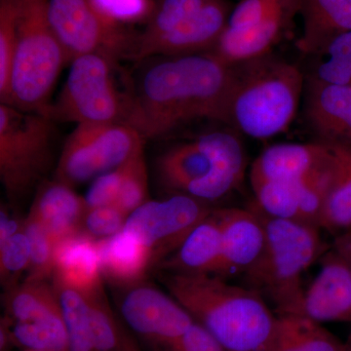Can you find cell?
Returning a JSON list of instances; mask_svg holds the SVG:
<instances>
[{"label": "cell", "instance_id": "obj_22", "mask_svg": "<svg viewBox=\"0 0 351 351\" xmlns=\"http://www.w3.org/2000/svg\"><path fill=\"white\" fill-rule=\"evenodd\" d=\"M221 254V226L218 209L193 228L181 246L160 263L166 271L216 274Z\"/></svg>", "mask_w": 351, "mask_h": 351}, {"label": "cell", "instance_id": "obj_30", "mask_svg": "<svg viewBox=\"0 0 351 351\" xmlns=\"http://www.w3.org/2000/svg\"><path fill=\"white\" fill-rule=\"evenodd\" d=\"M54 286L63 311L64 325L68 332L69 350L93 351L87 298L73 289L56 284Z\"/></svg>", "mask_w": 351, "mask_h": 351}, {"label": "cell", "instance_id": "obj_9", "mask_svg": "<svg viewBox=\"0 0 351 351\" xmlns=\"http://www.w3.org/2000/svg\"><path fill=\"white\" fill-rule=\"evenodd\" d=\"M49 17L69 62L92 53L115 61L131 57L138 36L103 15L92 0H49Z\"/></svg>", "mask_w": 351, "mask_h": 351}, {"label": "cell", "instance_id": "obj_33", "mask_svg": "<svg viewBox=\"0 0 351 351\" xmlns=\"http://www.w3.org/2000/svg\"><path fill=\"white\" fill-rule=\"evenodd\" d=\"M149 200V173L142 147L122 164L121 186L115 204L130 215Z\"/></svg>", "mask_w": 351, "mask_h": 351}, {"label": "cell", "instance_id": "obj_26", "mask_svg": "<svg viewBox=\"0 0 351 351\" xmlns=\"http://www.w3.org/2000/svg\"><path fill=\"white\" fill-rule=\"evenodd\" d=\"M328 147L331 182L319 228L339 235L351 230V147L339 145H328Z\"/></svg>", "mask_w": 351, "mask_h": 351}, {"label": "cell", "instance_id": "obj_2", "mask_svg": "<svg viewBox=\"0 0 351 351\" xmlns=\"http://www.w3.org/2000/svg\"><path fill=\"white\" fill-rule=\"evenodd\" d=\"M161 281L171 297L221 346L232 351H263L276 314L253 289L211 274L166 271Z\"/></svg>", "mask_w": 351, "mask_h": 351}, {"label": "cell", "instance_id": "obj_42", "mask_svg": "<svg viewBox=\"0 0 351 351\" xmlns=\"http://www.w3.org/2000/svg\"><path fill=\"white\" fill-rule=\"evenodd\" d=\"M332 248L351 263V230L336 235Z\"/></svg>", "mask_w": 351, "mask_h": 351}, {"label": "cell", "instance_id": "obj_39", "mask_svg": "<svg viewBox=\"0 0 351 351\" xmlns=\"http://www.w3.org/2000/svg\"><path fill=\"white\" fill-rule=\"evenodd\" d=\"M92 2L108 19L125 27L147 23L156 6L154 0H92Z\"/></svg>", "mask_w": 351, "mask_h": 351}, {"label": "cell", "instance_id": "obj_10", "mask_svg": "<svg viewBox=\"0 0 351 351\" xmlns=\"http://www.w3.org/2000/svg\"><path fill=\"white\" fill-rule=\"evenodd\" d=\"M212 211L204 201L173 195L165 200L147 201L132 212L123 230L149 249L160 265Z\"/></svg>", "mask_w": 351, "mask_h": 351}, {"label": "cell", "instance_id": "obj_38", "mask_svg": "<svg viewBox=\"0 0 351 351\" xmlns=\"http://www.w3.org/2000/svg\"><path fill=\"white\" fill-rule=\"evenodd\" d=\"M129 215L117 204L88 210L82 232L95 240L110 239L122 232Z\"/></svg>", "mask_w": 351, "mask_h": 351}, {"label": "cell", "instance_id": "obj_35", "mask_svg": "<svg viewBox=\"0 0 351 351\" xmlns=\"http://www.w3.org/2000/svg\"><path fill=\"white\" fill-rule=\"evenodd\" d=\"M18 0H0V100L8 91L17 45Z\"/></svg>", "mask_w": 351, "mask_h": 351}, {"label": "cell", "instance_id": "obj_37", "mask_svg": "<svg viewBox=\"0 0 351 351\" xmlns=\"http://www.w3.org/2000/svg\"><path fill=\"white\" fill-rule=\"evenodd\" d=\"M299 0H240L233 7L226 29H240L260 24Z\"/></svg>", "mask_w": 351, "mask_h": 351}, {"label": "cell", "instance_id": "obj_13", "mask_svg": "<svg viewBox=\"0 0 351 351\" xmlns=\"http://www.w3.org/2000/svg\"><path fill=\"white\" fill-rule=\"evenodd\" d=\"M301 315L318 323L351 322V263L332 248L304 291Z\"/></svg>", "mask_w": 351, "mask_h": 351}, {"label": "cell", "instance_id": "obj_8", "mask_svg": "<svg viewBox=\"0 0 351 351\" xmlns=\"http://www.w3.org/2000/svg\"><path fill=\"white\" fill-rule=\"evenodd\" d=\"M145 140L126 122L80 124L69 136L60 154L55 179L75 188L117 169Z\"/></svg>", "mask_w": 351, "mask_h": 351}, {"label": "cell", "instance_id": "obj_7", "mask_svg": "<svg viewBox=\"0 0 351 351\" xmlns=\"http://www.w3.org/2000/svg\"><path fill=\"white\" fill-rule=\"evenodd\" d=\"M117 62L100 53L73 59L61 92L44 113L53 121L76 125L125 122L130 95L115 82Z\"/></svg>", "mask_w": 351, "mask_h": 351}, {"label": "cell", "instance_id": "obj_1", "mask_svg": "<svg viewBox=\"0 0 351 351\" xmlns=\"http://www.w3.org/2000/svg\"><path fill=\"white\" fill-rule=\"evenodd\" d=\"M232 68L211 53L158 57L129 97L126 123L144 140L199 120L225 122Z\"/></svg>", "mask_w": 351, "mask_h": 351}, {"label": "cell", "instance_id": "obj_19", "mask_svg": "<svg viewBox=\"0 0 351 351\" xmlns=\"http://www.w3.org/2000/svg\"><path fill=\"white\" fill-rule=\"evenodd\" d=\"M328 154V145L319 142L270 145L252 164V189L267 182H299L324 162Z\"/></svg>", "mask_w": 351, "mask_h": 351}, {"label": "cell", "instance_id": "obj_41", "mask_svg": "<svg viewBox=\"0 0 351 351\" xmlns=\"http://www.w3.org/2000/svg\"><path fill=\"white\" fill-rule=\"evenodd\" d=\"M166 351H232L221 346L202 326L195 322Z\"/></svg>", "mask_w": 351, "mask_h": 351}, {"label": "cell", "instance_id": "obj_18", "mask_svg": "<svg viewBox=\"0 0 351 351\" xmlns=\"http://www.w3.org/2000/svg\"><path fill=\"white\" fill-rule=\"evenodd\" d=\"M86 212L84 196L76 193L73 186L54 179L40 184L29 216L36 219L59 244L82 232Z\"/></svg>", "mask_w": 351, "mask_h": 351}, {"label": "cell", "instance_id": "obj_12", "mask_svg": "<svg viewBox=\"0 0 351 351\" xmlns=\"http://www.w3.org/2000/svg\"><path fill=\"white\" fill-rule=\"evenodd\" d=\"M304 119L316 142L351 147V86L306 77Z\"/></svg>", "mask_w": 351, "mask_h": 351}, {"label": "cell", "instance_id": "obj_17", "mask_svg": "<svg viewBox=\"0 0 351 351\" xmlns=\"http://www.w3.org/2000/svg\"><path fill=\"white\" fill-rule=\"evenodd\" d=\"M204 137L213 156V165L209 174L189 186L186 195L208 203L239 188L247 161L243 144L232 132H210Z\"/></svg>", "mask_w": 351, "mask_h": 351}, {"label": "cell", "instance_id": "obj_40", "mask_svg": "<svg viewBox=\"0 0 351 351\" xmlns=\"http://www.w3.org/2000/svg\"><path fill=\"white\" fill-rule=\"evenodd\" d=\"M122 180V165L97 177L84 196L87 211L93 208L115 204L119 198Z\"/></svg>", "mask_w": 351, "mask_h": 351}, {"label": "cell", "instance_id": "obj_32", "mask_svg": "<svg viewBox=\"0 0 351 351\" xmlns=\"http://www.w3.org/2000/svg\"><path fill=\"white\" fill-rule=\"evenodd\" d=\"M256 207L270 218L301 221L298 182H267L253 189Z\"/></svg>", "mask_w": 351, "mask_h": 351}, {"label": "cell", "instance_id": "obj_24", "mask_svg": "<svg viewBox=\"0 0 351 351\" xmlns=\"http://www.w3.org/2000/svg\"><path fill=\"white\" fill-rule=\"evenodd\" d=\"M101 276L117 285L141 283L156 263L154 254L130 233L122 230L110 239L97 240Z\"/></svg>", "mask_w": 351, "mask_h": 351}, {"label": "cell", "instance_id": "obj_45", "mask_svg": "<svg viewBox=\"0 0 351 351\" xmlns=\"http://www.w3.org/2000/svg\"><path fill=\"white\" fill-rule=\"evenodd\" d=\"M24 351H36V350H24Z\"/></svg>", "mask_w": 351, "mask_h": 351}, {"label": "cell", "instance_id": "obj_34", "mask_svg": "<svg viewBox=\"0 0 351 351\" xmlns=\"http://www.w3.org/2000/svg\"><path fill=\"white\" fill-rule=\"evenodd\" d=\"M24 228L31 246V265L27 279L47 280L53 276L58 243L47 230L29 215L24 221Z\"/></svg>", "mask_w": 351, "mask_h": 351}, {"label": "cell", "instance_id": "obj_20", "mask_svg": "<svg viewBox=\"0 0 351 351\" xmlns=\"http://www.w3.org/2000/svg\"><path fill=\"white\" fill-rule=\"evenodd\" d=\"M53 283L90 295L103 289L97 240L80 232L57 245Z\"/></svg>", "mask_w": 351, "mask_h": 351}, {"label": "cell", "instance_id": "obj_11", "mask_svg": "<svg viewBox=\"0 0 351 351\" xmlns=\"http://www.w3.org/2000/svg\"><path fill=\"white\" fill-rule=\"evenodd\" d=\"M119 307L132 331L165 351L195 323L174 298L145 284L129 287Z\"/></svg>", "mask_w": 351, "mask_h": 351}, {"label": "cell", "instance_id": "obj_27", "mask_svg": "<svg viewBox=\"0 0 351 351\" xmlns=\"http://www.w3.org/2000/svg\"><path fill=\"white\" fill-rule=\"evenodd\" d=\"M263 351H345V343L321 323L304 315H276L274 331Z\"/></svg>", "mask_w": 351, "mask_h": 351}, {"label": "cell", "instance_id": "obj_43", "mask_svg": "<svg viewBox=\"0 0 351 351\" xmlns=\"http://www.w3.org/2000/svg\"><path fill=\"white\" fill-rule=\"evenodd\" d=\"M122 350L123 351H141L135 339L129 334L123 324H121Z\"/></svg>", "mask_w": 351, "mask_h": 351}, {"label": "cell", "instance_id": "obj_21", "mask_svg": "<svg viewBox=\"0 0 351 351\" xmlns=\"http://www.w3.org/2000/svg\"><path fill=\"white\" fill-rule=\"evenodd\" d=\"M212 165L213 156L203 134L164 152L157 159L156 171L166 191L186 195L191 184L209 174Z\"/></svg>", "mask_w": 351, "mask_h": 351}, {"label": "cell", "instance_id": "obj_25", "mask_svg": "<svg viewBox=\"0 0 351 351\" xmlns=\"http://www.w3.org/2000/svg\"><path fill=\"white\" fill-rule=\"evenodd\" d=\"M4 304L5 318L12 322L64 325L59 295L54 284L47 280L27 279L13 285L7 291Z\"/></svg>", "mask_w": 351, "mask_h": 351}, {"label": "cell", "instance_id": "obj_15", "mask_svg": "<svg viewBox=\"0 0 351 351\" xmlns=\"http://www.w3.org/2000/svg\"><path fill=\"white\" fill-rule=\"evenodd\" d=\"M232 10L228 0H210L195 15L154 44L147 59L211 52L225 31Z\"/></svg>", "mask_w": 351, "mask_h": 351}, {"label": "cell", "instance_id": "obj_31", "mask_svg": "<svg viewBox=\"0 0 351 351\" xmlns=\"http://www.w3.org/2000/svg\"><path fill=\"white\" fill-rule=\"evenodd\" d=\"M5 324L11 345L25 350L69 351V338L64 325L49 323L12 322L7 318Z\"/></svg>", "mask_w": 351, "mask_h": 351}, {"label": "cell", "instance_id": "obj_23", "mask_svg": "<svg viewBox=\"0 0 351 351\" xmlns=\"http://www.w3.org/2000/svg\"><path fill=\"white\" fill-rule=\"evenodd\" d=\"M299 14L304 29L297 47L308 57L351 31V0H299Z\"/></svg>", "mask_w": 351, "mask_h": 351}, {"label": "cell", "instance_id": "obj_5", "mask_svg": "<svg viewBox=\"0 0 351 351\" xmlns=\"http://www.w3.org/2000/svg\"><path fill=\"white\" fill-rule=\"evenodd\" d=\"M68 62L51 24L49 0H18L17 45L8 91L1 103L45 112Z\"/></svg>", "mask_w": 351, "mask_h": 351}, {"label": "cell", "instance_id": "obj_44", "mask_svg": "<svg viewBox=\"0 0 351 351\" xmlns=\"http://www.w3.org/2000/svg\"><path fill=\"white\" fill-rule=\"evenodd\" d=\"M345 351H351V332L345 343Z\"/></svg>", "mask_w": 351, "mask_h": 351}, {"label": "cell", "instance_id": "obj_28", "mask_svg": "<svg viewBox=\"0 0 351 351\" xmlns=\"http://www.w3.org/2000/svg\"><path fill=\"white\" fill-rule=\"evenodd\" d=\"M210 0H160L147 22L144 31L138 32L132 59L144 61L154 44L195 15Z\"/></svg>", "mask_w": 351, "mask_h": 351}, {"label": "cell", "instance_id": "obj_4", "mask_svg": "<svg viewBox=\"0 0 351 351\" xmlns=\"http://www.w3.org/2000/svg\"><path fill=\"white\" fill-rule=\"evenodd\" d=\"M255 208L265 226V242L257 262L244 274L247 287L262 295L276 315H301L302 276L326 251L320 228L270 218Z\"/></svg>", "mask_w": 351, "mask_h": 351}, {"label": "cell", "instance_id": "obj_14", "mask_svg": "<svg viewBox=\"0 0 351 351\" xmlns=\"http://www.w3.org/2000/svg\"><path fill=\"white\" fill-rule=\"evenodd\" d=\"M221 226V254L216 276L225 278L245 274L263 250L265 230L255 207L218 209Z\"/></svg>", "mask_w": 351, "mask_h": 351}, {"label": "cell", "instance_id": "obj_6", "mask_svg": "<svg viewBox=\"0 0 351 351\" xmlns=\"http://www.w3.org/2000/svg\"><path fill=\"white\" fill-rule=\"evenodd\" d=\"M54 122L43 112L0 105V180L11 202L29 195L47 172Z\"/></svg>", "mask_w": 351, "mask_h": 351}, {"label": "cell", "instance_id": "obj_3", "mask_svg": "<svg viewBox=\"0 0 351 351\" xmlns=\"http://www.w3.org/2000/svg\"><path fill=\"white\" fill-rule=\"evenodd\" d=\"M230 68L223 123L258 140L287 131L304 98L306 75L302 69L272 52Z\"/></svg>", "mask_w": 351, "mask_h": 351}, {"label": "cell", "instance_id": "obj_16", "mask_svg": "<svg viewBox=\"0 0 351 351\" xmlns=\"http://www.w3.org/2000/svg\"><path fill=\"white\" fill-rule=\"evenodd\" d=\"M298 14L299 1L260 24L240 29L226 27L218 43L209 53L228 66L269 54L286 36Z\"/></svg>", "mask_w": 351, "mask_h": 351}, {"label": "cell", "instance_id": "obj_36", "mask_svg": "<svg viewBox=\"0 0 351 351\" xmlns=\"http://www.w3.org/2000/svg\"><path fill=\"white\" fill-rule=\"evenodd\" d=\"M31 265V246L24 226L0 243V276L8 288L15 285L14 279Z\"/></svg>", "mask_w": 351, "mask_h": 351}, {"label": "cell", "instance_id": "obj_29", "mask_svg": "<svg viewBox=\"0 0 351 351\" xmlns=\"http://www.w3.org/2000/svg\"><path fill=\"white\" fill-rule=\"evenodd\" d=\"M309 59L306 77L351 86V31L332 39Z\"/></svg>", "mask_w": 351, "mask_h": 351}]
</instances>
